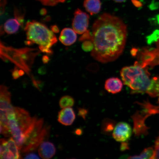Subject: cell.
Segmentation results:
<instances>
[{
  "label": "cell",
  "mask_w": 159,
  "mask_h": 159,
  "mask_svg": "<svg viewBox=\"0 0 159 159\" xmlns=\"http://www.w3.org/2000/svg\"><path fill=\"white\" fill-rule=\"evenodd\" d=\"M14 15L15 18L17 19L20 22L22 25L23 24L25 14L24 12L22 11L21 9L15 7L14 9Z\"/></svg>",
  "instance_id": "44dd1931"
},
{
  "label": "cell",
  "mask_w": 159,
  "mask_h": 159,
  "mask_svg": "<svg viewBox=\"0 0 159 159\" xmlns=\"http://www.w3.org/2000/svg\"><path fill=\"white\" fill-rule=\"evenodd\" d=\"M155 156L154 148H145L141 153L138 156L129 157V159H154Z\"/></svg>",
  "instance_id": "ac0fdd59"
},
{
  "label": "cell",
  "mask_w": 159,
  "mask_h": 159,
  "mask_svg": "<svg viewBox=\"0 0 159 159\" xmlns=\"http://www.w3.org/2000/svg\"><path fill=\"white\" fill-rule=\"evenodd\" d=\"M155 156L154 159H159V136L156 139L155 141Z\"/></svg>",
  "instance_id": "603a6c76"
},
{
  "label": "cell",
  "mask_w": 159,
  "mask_h": 159,
  "mask_svg": "<svg viewBox=\"0 0 159 159\" xmlns=\"http://www.w3.org/2000/svg\"><path fill=\"white\" fill-rule=\"evenodd\" d=\"M41 14L42 15H45L47 13V10L45 9H43L41 10L40 11Z\"/></svg>",
  "instance_id": "4dcf8cb0"
},
{
  "label": "cell",
  "mask_w": 159,
  "mask_h": 159,
  "mask_svg": "<svg viewBox=\"0 0 159 159\" xmlns=\"http://www.w3.org/2000/svg\"><path fill=\"white\" fill-rule=\"evenodd\" d=\"M139 61L145 66L154 67L159 65V39L154 48H144L139 55Z\"/></svg>",
  "instance_id": "52a82bcc"
},
{
  "label": "cell",
  "mask_w": 159,
  "mask_h": 159,
  "mask_svg": "<svg viewBox=\"0 0 159 159\" xmlns=\"http://www.w3.org/2000/svg\"><path fill=\"white\" fill-rule=\"evenodd\" d=\"M127 36V26L122 19L110 14H102L93 25L91 56L103 63L116 60L124 51Z\"/></svg>",
  "instance_id": "6da1fadb"
},
{
  "label": "cell",
  "mask_w": 159,
  "mask_h": 159,
  "mask_svg": "<svg viewBox=\"0 0 159 159\" xmlns=\"http://www.w3.org/2000/svg\"><path fill=\"white\" fill-rule=\"evenodd\" d=\"M25 159H39V157L37 155L34 154H29L25 157Z\"/></svg>",
  "instance_id": "d4e9b609"
},
{
  "label": "cell",
  "mask_w": 159,
  "mask_h": 159,
  "mask_svg": "<svg viewBox=\"0 0 159 159\" xmlns=\"http://www.w3.org/2000/svg\"><path fill=\"white\" fill-rule=\"evenodd\" d=\"M147 94L152 97H159V76L153 77L152 84Z\"/></svg>",
  "instance_id": "e0dca14e"
},
{
  "label": "cell",
  "mask_w": 159,
  "mask_h": 159,
  "mask_svg": "<svg viewBox=\"0 0 159 159\" xmlns=\"http://www.w3.org/2000/svg\"><path fill=\"white\" fill-rule=\"evenodd\" d=\"M21 23L17 19H11L8 20L4 25V30L5 32L8 34H12L18 30Z\"/></svg>",
  "instance_id": "2e32d148"
},
{
  "label": "cell",
  "mask_w": 159,
  "mask_h": 159,
  "mask_svg": "<svg viewBox=\"0 0 159 159\" xmlns=\"http://www.w3.org/2000/svg\"><path fill=\"white\" fill-rule=\"evenodd\" d=\"M43 5L47 6H55L60 3H64L66 0H37Z\"/></svg>",
  "instance_id": "ffe728a7"
},
{
  "label": "cell",
  "mask_w": 159,
  "mask_h": 159,
  "mask_svg": "<svg viewBox=\"0 0 159 159\" xmlns=\"http://www.w3.org/2000/svg\"><path fill=\"white\" fill-rule=\"evenodd\" d=\"M9 126L12 138L20 150L25 142V134L33 124L34 116L31 117L25 109L14 107L7 112Z\"/></svg>",
  "instance_id": "277c9868"
},
{
  "label": "cell",
  "mask_w": 159,
  "mask_h": 159,
  "mask_svg": "<svg viewBox=\"0 0 159 159\" xmlns=\"http://www.w3.org/2000/svg\"><path fill=\"white\" fill-rule=\"evenodd\" d=\"M49 60V58L48 57L46 56H45L43 57V61L44 63H47L48 62Z\"/></svg>",
  "instance_id": "f546056e"
},
{
  "label": "cell",
  "mask_w": 159,
  "mask_h": 159,
  "mask_svg": "<svg viewBox=\"0 0 159 159\" xmlns=\"http://www.w3.org/2000/svg\"><path fill=\"white\" fill-rule=\"evenodd\" d=\"M89 19V15L80 9H77L74 13L72 24L73 29L78 34H83L87 31Z\"/></svg>",
  "instance_id": "ba28073f"
},
{
  "label": "cell",
  "mask_w": 159,
  "mask_h": 159,
  "mask_svg": "<svg viewBox=\"0 0 159 159\" xmlns=\"http://www.w3.org/2000/svg\"><path fill=\"white\" fill-rule=\"evenodd\" d=\"M77 39L76 32L73 29L69 28H65L63 29L59 37V41L66 46L73 44L76 41Z\"/></svg>",
  "instance_id": "4fadbf2b"
},
{
  "label": "cell",
  "mask_w": 159,
  "mask_h": 159,
  "mask_svg": "<svg viewBox=\"0 0 159 159\" xmlns=\"http://www.w3.org/2000/svg\"><path fill=\"white\" fill-rule=\"evenodd\" d=\"M86 111L84 109H79V115L80 116H82L84 118L85 115L86 114Z\"/></svg>",
  "instance_id": "4316f807"
},
{
  "label": "cell",
  "mask_w": 159,
  "mask_h": 159,
  "mask_svg": "<svg viewBox=\"0 0 159 159\" xmlns=\"http://www.w3.org/2000/svg\"><path fill=\"white\" fill-rule=\"evenodd\" d=\"M132 132V129L128 123L120 122L115 127L112 136L117 142H126L130 138Z\"/></svg>",
  "instance_id": "9c48e42d"
},
{
  "label": "cell",
  "mask_w": 159,
  "mask_h": 159,
  "mask_svg": "<svg viewBox=\"0 0 159 159\" xmlns=\"http://www.w3.org/2000/svg\"><path fill=\"white\" fill-rule=\"evenodd\" d=\"M132 2L136 6H139V7L142 6V3L138 0H133Z\"/></svg>",
  "instance_id": "f1b7e54d"
},
{
  "label": "cell",
  "mask_w": 159,
  "mask_h": 159,
  "mask_svg": "<svg viewBox=\"0 0 159 159\" xmlns=\"http://www.w3.org/2000/svg\"><path fill=\"white\" fill-rule=\"evenodd\" d=\"M148 67L144 66L138 61L134 65L124 67L121 69L120 75L123 83L131 89L132 94L147 93L152 84Z\"/></svg>",
  "instance_id": "7a4b0ae2"
},
{
  "label": "cell",
  "mask_w": 159,
  "mask_h": 159,
  "mask_svg": "<svg viewBox=\"0 0 159 159\" xmlns=\"http://www.w3.org/2000/svg\"><path fill=\"white\" fill-rule=\"evenodd\" d=\"M0 158L1 159H18L22 158L19 152V148L13 138L8 140L1 139Z\"/></svg>",
  "instance_id": "8992f818"
},
{
  "label": "cell",
  "mask_w": 159,
  "mask_h": 159,
  "mask_svg": "<svg viewBox=\"0 0 159 159\" xmlns=\"http://www.w3.org/2000/svg\"><path fill=\"white\" fill-rule=\"evenodd\" d=\"M83 6L86 11L91 15L97 14L101 10L100 0H85Z\"/></svg>",
  "instance_id": "9a60e30c"
},
{
  "label": "cell",
  "mask_w": 159,
  "mask_h": 159,
  "mask_svg": "<svg viewBox=\"0 0 159 159\" xmlns=\"http://www.w3.org/2000/svg\"><path fill=\"white\" fill-rule=\"evenodd\" d=\"M75 104V100L73 97L69 95H65L60 99L59 106L61 108L72 107Z\"/></svg>",
  "instance_id": "d6986e66"
},
{
  "label": "cell",
  "mask_w": 159,
  "mask_h": 159,
  "mask_svg": "<svg viewBox=\"0 0 159 159\" xmlns=\"http://www.w3.org/2000/svg\"><path fill=\"white\" fill-rule=\"evenodd\" d=\"M11 94L9 89L4 85L0 88V109L7 112L14 108L11 104Z\"/></svg>",
  "instance_id": "30bf717a"
},
{
  "label": "cell",
  "mask_w": 159,
  "mask_h": 159,
  "mask_svg": "<svg viewBox=\"0 0 159 159\" xmlns=\"http://www.w3.org/2000/svg\"><path fill=\"white\" fill-rule=\"evenodd\" d=\"M7 3V0H1V14L4 12L5 6Z\"/></svg>",
  "instance_id": "cb8c5ba5"
},
{
  "label": "cell",
  "mask_w": 159,
  "mask_h": 159,
  "mask_svg": "<svg viewBox=\"0 0 159 159\" xmlns=\"http://www.w3.org/2000/svg\"><path fill=\"white\" fill-rule=\"evenodd\" d=\"M43 125V119L38 118L20 150L22 152L27 153L36 150L43 140L49 136L50 127L44 126Z\"/></svg>",
  "instance_id": "5b68a950"
},
{
  "label": "cell",
  "mask_w": 159,
  "mask_h": 159,
  "mask_svg": "<svg viewBox=\"0 0 159 159\" xmlns=\"http://www.w3.org/2000/svg\"><path fill=\"white\" fill-rule=\"evenodd\" d=\"M38 152L39 156L42 158L49 159L54 156L56 149L52 143L43 142L39 145Z\"/></svg>",
  "instance_id": "7c38bea8"
},
{
  "label": "cell",
  "mask_w": 159,
  "mask_h": 159,
  "mask_svg": "<svg viewBox=\"0 0 159 159\" xmlns=\"http://www.w3.org/2000/svg\"><path fill=\"white\" fill-rule=\"evenodd\" d=\"M122 145L121 146V150L122 151H124L126 149H128L129 148L128 145L127 143L122 142Z\"/></svg>",
  "instance_id": "83f0119b"
},
{
  "label": "cell",
  "mask_w": 159,
  "mask_h": 159,
  "mask_svg": "<svg viewBox=\"0 0 159 159\" xmlns=\"http://www.w3.org/2000/svg\"><path fill=\"white\" fill-rule=\"evenodd\" d=\"M25 30L29 44L35 43L39 45L42 52L49 55L53 51L51 48L57 42L54 33L44 24L36 21H29L26 24Z\"/></svg>",
  "instance_id": "3957f363"
},
{
  "label": "cell",
  "mask_w": 159,
  "mask_h": 159,
  "mask_svg": "<svg viewBox=\"0 0 159 159\" xmlns=\"http://www.w3.org/2000/svg\"><path fill=\"white\" fill-rule=\"evenodd\" d=\"M113 1L117 3H122L126 1V0H113Z\"/></svg>",
  "instance_id": "1f68e13d"
},
{
  "label": "cell",
  "mask_w": 159,
  "mask_h": 159,
  "mask_svg": "<svg viewBox=\"0 0 159 159\" xmlns=\"http://www.w3.org/2000/svg\"><path fill=\"white\" fill-rule=\"evenodd\" d=\"M123 87L122 81L117 77H111L105 81V89L109 93L116 94L122 91Z\"/></svg>",
  "instance_id": "5bb4252c"
},
{
  "label": "cell",
  "mask_w": 159,
  "mask_h": 159,
  "mask_svg": "<svg viewBox=\"0 0 159 159\" xmlns=\"http://www.w3.org/2000/svg\"><path fill=\"white\" fill-rule=\"evenodd\" d=\"M51 29L54 33H58L59 31V29L57 25H52L51 27Z\"/></svg>",
  "instance_id": "484cf974"
},
{
  "label": "cell",
  "mask_w": 159,
  "mask_h": 159,
  "mask_svg": "<svg viewBox=\"0 0 159 159\" xmlns=\"http://www.w3.org/2000/svg\"><path fill=\"white\" fill-rule=\"evenodd\" d=\"M24 74V70H18L17 69H15L12 71V75L14 79H17L20 76H22Z\"/></svg>",
  "instance_id": "7402d4cb"
},
{
  "label": "cell",
  "mask_w": 159,
  "mask_h": 159,
  "mask_svg": "<svg viewBox=\"0 0 159 159\" xmlns=\"http://www.w3.org/2000/svg\"><path fill=\"white\" fill-rule=\"evenodd\" d=\"M75 115L74 110L71 107L63 108L58 113V122L65 126H70L74 122Z\"/></svg>",
  "instance_id": "8fae6325"
},
{
  "label": "cell",
  "mask_w": 159,
  "mask_h": 159,
  "mask_svg": "<svg viewBox=\"0 0 159 159\" xmlns=\"http://www.w3.org/2000/svg\"><path fill=\"white\" fill-rule=\"evenodd\" d=\"M75 133L77 134L80 135V133H81V130H80V129H77V130L75 131Z\"/></svg>",
  "instance_id": "d6a6232c"
}]
</instances>
